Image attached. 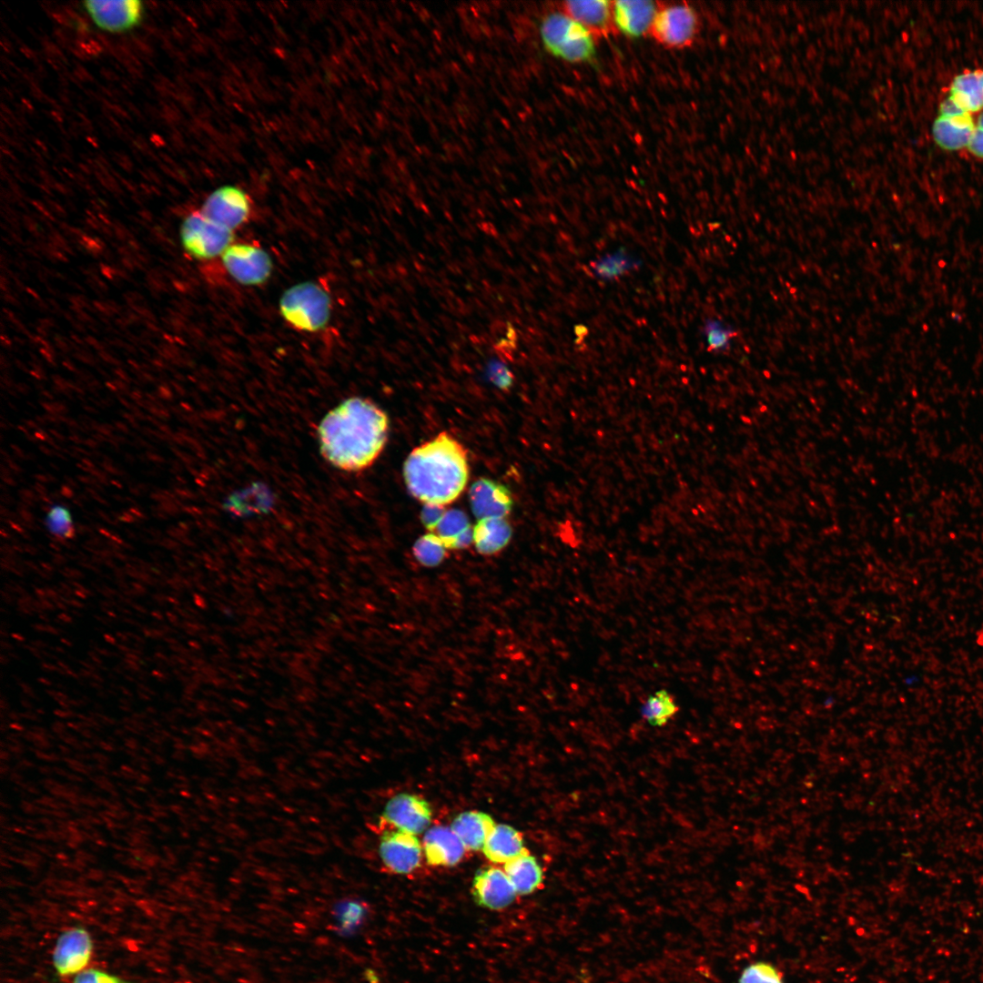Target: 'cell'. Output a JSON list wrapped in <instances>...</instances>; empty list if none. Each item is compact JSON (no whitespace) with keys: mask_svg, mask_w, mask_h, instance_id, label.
I'll list each match as a JSON object with an SVG mask.
<instances>
[{"mask_svg":"<svg viewBox=\"0 0 983 983\" xmlns=\"http://www.w3.org/2000/svg\"><path fill=\"white\" fill-rule=\"evenodd\" d=\"M446 511L444 506L423 504L421 512V521L428 531L434 532Z\"/></svg>","mask_w":983,"mask_h":983,"instance_id":"1f68e13d","label":"cell"},{"mask_svg":"<svg viewBox=\"0 0 983 983\" xmlns=\"http://www.w3.org/2000/svg\"><path fill=\"white\" fill-rule=\"evenodd\" d=\"M968 148L976 157H983V129L975 127Z\"/></svg>","mask_w":983,"mask_h":983,"instance_id":"e575fe53","label":"cell"},{"mask_svg":"<svg viewBox=\"0 0 983 983\" xmlns=\"http://www.w3.org/2000/svg\"><path fill=\"white\" fill-rule=\"evenodd\" d=\"M471 895L479 906L491 910L505 909L517 897L504 870L495 866H484L476 872Z\"/></svg>","mask_w":983,"mask_h":983,"instance_id":"7c38bea8","label":"cell"},{"mask_svg":"<svg viewBox=\"0 0 983 983\" xmlns=\"http://www.w3.org/2000/svg\"><path fill=\"white\" fill-rule=\"evenodd\" d=\"M45 522L48 532L57 538L66 539L73 535V519L68 509L63 505L55 504L50 507Z\"/></svg>","mask_w":983,"mask_h":983,"instance_id":"f1b7e54d","label":"cell"},{"mask_svg":"<svg viewBox=\"0 0 983 983\" xmlns=\"http://www.w3.org/2000/svg\"><path fill=\"white\" fill-rule=\"evenodd\" d=\"M423 855L432 866H453L463 858L466 848L451 826H434L424 834Z\"/></svg>","mask_w":983,"mask_h":983,"instance_id":"9a60e30c","label":"cell"},{"mask_svg":"<svg viewBox=\"0 0 983 983\" xmlns=\"http://www.w3.org/2000/svg\"><path fill=\"white\" fill-rule=\"evenodd\" d=\"M512 534L507 518H485L473 526V544L482 555H492L507 546Z\"/></svg>","mask_w":983,"mask_h":983,"instance_id":"d6986e66","label":"cell"},{"mask_svg":"<svg viewBox=\"0 0 983 983\" xmlns=\"http://www.w3.org/2000/svg\"><path fill=\"white\" fill-rule=\"evenodd\" d=\"M283 319L293 328L316 332L329 322L330 298L318 283L305 281L286 289L279 301Z\"/></svg>","mask_w":983,"mask_h":983,"instance_id":"3957f363","label":"cell"},{"mask_svg":"<svg viewBox=\"0 0 983 983\" xmlns=\"http://www.w3.org/2000/svg\"><path fill=\"white\" fill-rule=\"evenodd\" d=\"M526 851L522 835L506 824H496L482 848L486 858L496 865H504Z\"/></svg>","mask_w":983,"mask_h":983,"instance_id":"ac0fdd59","label":"cell"},{"mask_svg":"<svg viewBox=\"0 0 983 983\" xmlns=\"http://www.w3.org/2000/svg\"><path fill=\"white\" fill-rule=\"evenodd\" d=\"M447 547L434 532L421 536L412 548L415 559L425 567L439 565L447 555Z\"/></svg>","mask_w":983,"mask_h":983,"instance_id":"484cf974","label":"cell"},{"mask_svg":"<svg viewBox=\"0 0 983 983\" xmlns=\"http://www.w3.org/2000/svg\"><path fill=\"white\" fill-rule=\"evenodd\" d=\"M431 816L432 810L428 801L410 793L392 796L381 814L382 823L415 836L428 828Z\"/></svg>","mask_w":983,"mask_h":983,"instance_id":"52a82bcc","label":"cell"},{"mask_svg":"<svg viewBox=\"0 0 983 983\" xmlns=\"http://www.w3.org/2000/svg\"><path fill=\"white\" fill-rule=\"evenodd\" d=\"M503 866V870L517 896H526L535 892L543 882L542 869L529 850Z\"/></svg>","mask_w":983,"mask_h":983,"instance_id":"ffe728a7","label":"cell"},{"mask_svg":"<svg viewBox=\"0 0 983 983\" xmlns=\"http://www.w3.org/2000/svg\"><path fill=\"white\" fill-rule=\"evenodd\" d=\"M489 372L491 378L500 385L508 384L512 380L509 370L503 365L496 361L490 364Z\"/></svg>","mask_w":983,"mask_h":983,"instance_id":"836d02e7","label":"cell"},{"mask_svg":"<svg viewBox=\"0 0 983 983\" xmlns=\"http://www.w3.org/2000/svg\"><path fill=\"white\" fill-rule=\"evenodd\" d=\"M678 712L673 695L666 690H658L649 695L642 707L644 718L654 726L666 725Z\"/></svg>","mask_w":983,"mask_h":983,"instance_id":"d4e9b609","label":"cell"},{"mask_svg":"<svg viewBox=\"0 0 983 983\" xmlns=\"http://www.w3.org/2000/svg\"><path fill=\"white\" fill-rule=\"evenodd\" d=\"M658 8L652 1L623 0L613 3V19L626 35L641 36L652 28Z\"/></svg>","mask_w":983,"mask_h":983,"instance_id":"2e32d148","label":"cell"},{"mask_svg":"<svg viewBox=\"0 0 983 983\" xmlns=\"http://www.w3.org/2000/svg\"><path fill=\"white\" fill-rule=\"evenodd\" d=\"M975 125L970 114L956 117H938L933 124L932 134L936 143L947 150H958L968 147Z\"/></svg>","mask_w":983,"mask_h":983,"instance_id":"7402d4cb","label":"cell"},{"mask_svg":"<svg viewBox=\"0 0 983 983\" xmlns=\"http://www.w3.org/2000/svg\"><path fill=\"white\" fill-rule=\"evenodd\" d=\"M707 349L713 352H723L730 348L732 339L737 332L733 328L716 319H705L703 326Z\"/></svg>","mask_w":983,"mask_h":983,"instance_id":"4316f807","label":"cell"},{"mask_svg":"<svg viewBox=\"0 0 983 983\" xmlns=\"http://www.w3.org/2000/svg\"><path fill=\"white\" fill-rule=\"evenodd\" d=\"M642 261L625 248L607 253L591 264L593 275L601 281L610 282L640 268Z\"/></svg>","mask_w":983,"mask_h":983,"instance_id":"603a6c76","label":"cell"},{"mask_svg":"<svg viewBox=\"0 0 983 983\" xmlns=\"http://www.w3.org/2000/svg\"><path fill=\"white\" fill-rule=\"evenodd\" d=\"M473 544V527L471 526L461 533L452 542L450 549L461 550Z\"/></svg>","mask_w":983,"mask_h":983,"instance_id":"d590c367","label":"cell"},{"mask_svg":"<svg viewBox=\"0 0 983 983\" xmlns=\"http://www.w3.org/2000/svg\"><path fill=\"white\" fill-rule=\"evenodd\" d=\"M979 79H980V82H981V84L983 86V70L979 71Z\"/></svg>","mask_w":983,"mask_h":983,"instance_id":"f35d334b","label":"cell"},{"mask_svg":"<svg viewBox=\"0 0 983 983\" xmlns=\"http://www.w3.org/2000/svg\"><path fill=\"white\" fill-rule=\"evenodd\" d=\"M93 940L82 927L62 932L56 939L52 960L60 977L76 975L86 969L93 954Z\"/></svg>","mask_w":983,"mask_h":983,"instance_id":"9c48e42d","label":"cell"},{"mask_svg":"<svg viewBox=\"0 0 983 983\" xmlns=\"http://www.w3.org/2000/svg\"><path fill=\"white\" fill-rule=\"evenodd\" d=\"M221 260L227 272L242 285L264 283L272 271L269 253L250 244H231L221 255Z\"/></svg>","mask_w":983,"mask_h":983,"instance_id":"8992f818","label":"cell"},{"mask_svg":"<svg viewBox=\"0 0 983 983\" xmlns=\"http://www.w3.org/2000/svg\"><path fill=\"white\" fill-rule=\"evenodd\" d=\"M469 475L467 451L447 431L413 449L403 464L406 487L423 504H451L465 490Z\"/></svg>","mask_w":983,"mask_h":983,"instance_id":"7a4b0ae2","label":"cell"},{"mask_svg":"<svg viewBox=\"0 0 983 983\" xmlns=\"http://www.w3.org/2000/svg\"><path fill=\"white\" fill-rule=\"evenodd\" d=\"M950 97L964 111L976 112L983 108V86L979 71L957 76L951 85Z\"/></svg>","mask_w":983,"mask_h":983,"instance_id":"cb8c5ba5","label":"cell"},{"mask_svg":"<svg viewBox=\"0 0 983 983\" xmlns=\"http://www.w3.org/2000/svg\"><path fill=\"white\" fill-rule=\"evenodd\" d=\"M184 248L198 259L221 256L232 244L233 231L211 220L200 210L189 214L180 230Z\"/></svg>","mask_w":983,"mask_h":983,"instance_id":"5b68a950","label":"cell"},{"mask_svg":"<svg viewBox=\"0 0 983 983\" xmlns=\"http://www.w3.org/2000/svg\"><path fill=\"white\" fill-rule=\"evenodd\" d=\"M977 127H979V128H981V129H983V112H982V113H981V114L979 115V117H978V125H977Z\"/></svg>","mask_w":983,"mask_h":983,"instance_id":"74e56055","label":"cell"},{"mask_svg":"<svg viewBox=\"0 0 983 983\" xmlns=\"http://www.w3.org/2000/svg\"><path fill=\"white\" fill-rule=\"evenodd\" d=\"M564 12L592 32H604L613 18L612 3L605 0L567 1Z\"/></svg>","mask_w":983,"mask_h":983,"instance_id":"44dd1931","label":"cell"},{"mask_svg":"<svg viewBox=\"0 0 983 983\" xmlns=\"http://www.w3.org/2000/svg\"><path fill=\"white\" fill-rule=\"evenodd\" d=\"M336 910L343 933L355 929L362 922L366 912L364 905L357 901L343 902L337 907Z\"/></svg>","mask_w":983,"mask_h":983,"instance_id":"4dcf8cb0","label":"cell"},{"mask_svg":"<svg viewBox=\"0 0 983 983\" xmlns=\"http://www.w3.org/2000/svg\"><path fill=\"white\" fill-rule=\"evenodd\" d=\"M85 8L94 23L109 32H123L135 26L141 18L143 5L137 0H89Z\"/></svg>","mask_w":983,"mask_h":983,"instance_id":"4fadbf2b","label":"cell"},{"mask_svg":"<svg viewBox=\"0 0 983 983\" xmlns=\"http://www.w3.org/2000/svg\"><path fill=\"white\" fill-rule=\"evenodd\" d=\"M496 826L488 814L471 810L457 815L451 824V830L462 842L466 850H482L483 846Z\"/></svg>","mask_w":983,"mask_h":983,"instance_id":"e0dca14e","label":"cell"},{"mask_svg":"<svg viewBox=\"0 0 983 983\" xmlns=\"http://www.w3.org/2000/svg\"><path fill=\"white\" fill-rule=\"evenodd\" d=\"M471 526L463 511L451 509L446 511L434 533L442 540L447 549H450L454 540Z\"/></svg>","mask_w":983,"mask_h":983,"instance_id":"83f0119b","label":"cell"},{"mask_svg":"<svg viewBox=\"0 0 983 983\" xmlns=\"http://www.w3.org/2000/svg\"><path fill=\"white\" fill-rule=\"evenodd\" d=\"M540 35L545 49L569 62H584L593 57L592 33L565 13H552L542 22Z\"/></svg>","mask_w":983,"mask_h":983,"instance_id":"277c9868","label":"cell"},{"mask_svg":"<svg viewBox=\"0 0 983 983\" xmlns=\"http://www.w3.org/2000/svg\"><path fill=\"white\" fill-rule=\"evenodd\" d=\"M939 113V116L945 118H956L969 114L961 109L950 96L941 103Z\"/></svg>","mask_w":983,"mask_h":983,"instance_id":"d6a6232c","label":"cell"},{"mask_svg":"<svg viewBox=\"0 0 983 983\" xmlns=\"http://www.w3.org/2000/svg\"><path fill=\"white\" fill-rule=\"evenodd\" d=\"M379 854L390 872L408 875L421 865L423 848L415 835L393 829L385 831L381 836Z\"/></svg>","mask_w":983,"mask_h":983,"instance_id":"ba28073f","label":"cell"},{"mask_svg":"<svg viewBox=\"0 0 983 983\" xmlns=\"http://www.w3.org/2000/svg\"><path fill=\"white\" fill-rule=\"evenodd\" d=\"M651 30L659 42L669 46H684L694 36L696 16L685 5L664 6L658 9Z\"/></svg>","mask_w":983,"mask_h":983,"instance_id":"8fae6325","label":"cell"},{"mask_svg":"<svg viewBox=\"0 0 983 983\" xmlns=\"http://www.w3.org/2000/svg\"><path fill=\"white\" fill-rule=\"evenodd\" d=\"M200 211L211 220L234 231L248 220L250 201L242 189L228 185L214 190L204 201Z\"/></svg>","mask_w":983,"mask_h":983,"instance_id":"30bf717a","label":"cell"},{"mask_svg":"<svg viewBox=\"0 0 983 983\" xmlns=\"http://www.w3.org/2000/svg\"><path fill=\"white\" fill-rule=\"evenodd\" d=\"M98 969H84L76 975L73 983H97Z\"/></svg>","mask_w":983,"mask_h":983,"instance_id":"8d00e7d4","label":"cell"},{"mask_svg":"<svg viewBox=\"0 0 983 983\" xmlns=\"http://www.w3.org/2000/svg\"><path fill=\"white\" fill-rule=\"evenodd\" d=\"M471 511L478 520L485 518H507L512 509L513 500L510 490L503 484L488 478H479L469 490Z\"/></svg>","mask_w":983,"mask_h":983,"instance_id":"5bb4252c","label":"cell"},{"mask_svg":"<svg viewBox=\"0 0 983 983\" xmlns=\"http://www.w3.org/2000/svg\"><path fill=\"white\" fill-rule=\"evenodd\" d=\"M388 431L384 410L359 397L350 398L330 410L318 431L322 455L346 471L371 466L386 445Z\"/></svg>","mask_w":983,"mask_h":983,"instance_id":"6da1fadb","label":"cell"},{"mask_svg":"<svg viewBox=\"0 0 983 983\" xmlns=\"http://www.w3.org/2000/svg\"><path fill=\"white\" fill-rule=\"evenodd\" d=\"M739 983H783L780 972L772 965L756 962L743 971Z\"/></svg>","mask_w":983,"mask_h":983,"instance_id":"f546056e","label":"cell"}]
</instances>
